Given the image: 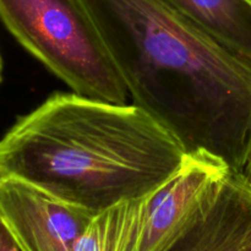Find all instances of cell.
I'll use <instances>...</instances> for the list:
<instances>
[{
	"mask_svg": "<svg viewBox=\"0 0 251 251\" xmlns=\"http://www.w3.org/2000/svg\"><path fill=\"white\" fill-rule=\"evenodd\" d=\"M134 104L188 154L242 174L251 154V65L162 0H82Z\"/></svg>",
	"mask_w": 251,
	"mask_h": 251,
	"instance_id": "obj_1",
	"label": "cell"
},
{
	"mask_svg": "<svg viewBox=\"0 0 251 251\" xmlns=\"http://www.w3.org/2000/svg\"><path fill=\"white\" fill-rule=\"evenodd\" d=\"M178 140L137 105L56 92L0 140L7 176L96 216L142 199L183 167Z\"/></svg>",
	"mask_w": 251,
	"mask_h": 251,
	"instance_id": "obj_2",
	"label": "cell"
},
{
	"mask_svg": "<svg viewBox=\"0 0 251 251\" xmlns=\"http://www.w3.org/2000/svg\"><path fill=\"white\" fill-rule=\"evenodd\" d=\"M0 20L74 93L126 103V86L82 0H0Z\"/></svg>",
	"mask_w": 251,
	"mask_h": 251,
	"instance_id": "obj_3",
	"label": "cell"
},
{
	"mask_svg": "<svg viewBox=\"0 0 251 251\" xmlns=\"http://www.w3.org/2000/svg\"><path fill=\"white\" fill-rule=\"evenodd\" d=\"M229 173L211 157L188 154L183 167L149 195L93 217L100 251H159Z\"/></svg>",
	"mask_w": 251,
	"mask_h": 251,
	"instance_id": "obj_4",
	"label": "cell"
},
{
	"mask_svg": "<svg viewBox=\"0 0 251 251\" xmlns=\"http://www.w3.org/2000/svg\"><path fill=\"white\" fill-rule=\"evenodd\" d=\"M0 216L25 251H74L95 217L11 176L0 183Z\"/></svg>",
	"mask_w": 251,
	"mask_h": 251,
	"instance_id": "obj_5",
	"label": "cell"
},
{
	"mask_svg": "<svg viewBox=\"0 0 251 251\" xmlns=\"http://www.w3.org/2000/svg\"><path fill=\"white\" fill-rule=\"evenodd\" d=\"M159 251H251V190L242 176L216 184Z\"/></svg>",
	"mask_w": 251,
	"mask_h": 251,
	"instance_id": "obj_6",
	"label": "cell"
},
{
	"mask_svg": "<svg viewBox=\"0 0 251 251\" xmlns=\"http://www.w3.org/2000/svg\"><path fill=\"white\" fill-rule=\"evenodd\" d=\"M251 65V0H162Z\"/></svg>",
	"mask_w": 251,
	"mask_h": 251,
	"instance_id": "obj_7",
	"label": "cell"
},
{
	"mask_svg": "<svg viewBox=\"0 0 251 251\" xmlns=\"http://www.w3.org/2000/svg\"><path fill=\"white\" fill-rule=\"evenodd\" d=\"M93 220V218H92ZM74 251H100V243H98L97 230H96L95 225L91 221L90 225L82 233L80 239L76 243L75 250Z\"/></svg>",
	"mask_w": 251,
	"mask_h": 251,
	"instance_id": "obj_8",
	"label": "cell"
},
{
	"mask_svg": "<svg viewBox=\"0 0 251 251\" xmlns=\"http://www.w3.org/2000/svg\"><path fill=\"white\" fill-rule=\"evenodd\" d=\"M0 251H25L0 216Z\"/></svg>",
	"mask_w": 251,
	"mask_h": 251,
	"instance_id": "obj_9",
	"label": "cell"
},
{
	"mask_svg": "<svg viewBox=\"0 0 251 251\" xmlns=\"http://www.w3.org/2000/svg\"><path fill=\"white\" fill-rule=\"evenodd\" d=\"M240 176H242V179L244 180V183L247 184L248 188L251 190V154L249 157V159H248L247 164H245L244 169H243L242 174H239Z\"/></svg>",
	"mask_w": 251,
	"mask_h": 251,
	"instance_id": "obj_10",
	"label": "cell"
},
{
	"mask_svg": "<svg viewBox=\"0 0 251 251\" xmlns=\"http://www.w3.org/2000/svg\"><path fill=\"white\" fill-rule=\"evenodd\" d=\"M5 178H7V176H6V173L4 172V169H2L1 163H0V183H1Z\"/></svg>",
	"mask_w": 251,
	"mask_h": 251,
	"instance_id": "obj_11",
	"label": "cell"
},
{
	"mask_svg": "<svg viewBox=\"0 0 251 251\" xmlns=\"http://www.w3.org/2000/svg\"><path fill=\"white\" fill-rule=\"evenodd\" d=\"M2 78V61H1V56H0V82H1Z\"/></svg>",
	"mask_w": 251,
	"mask_h": 251,
	"instance_id": "obj_12",
	"label": "cell"
}]
</instances>
